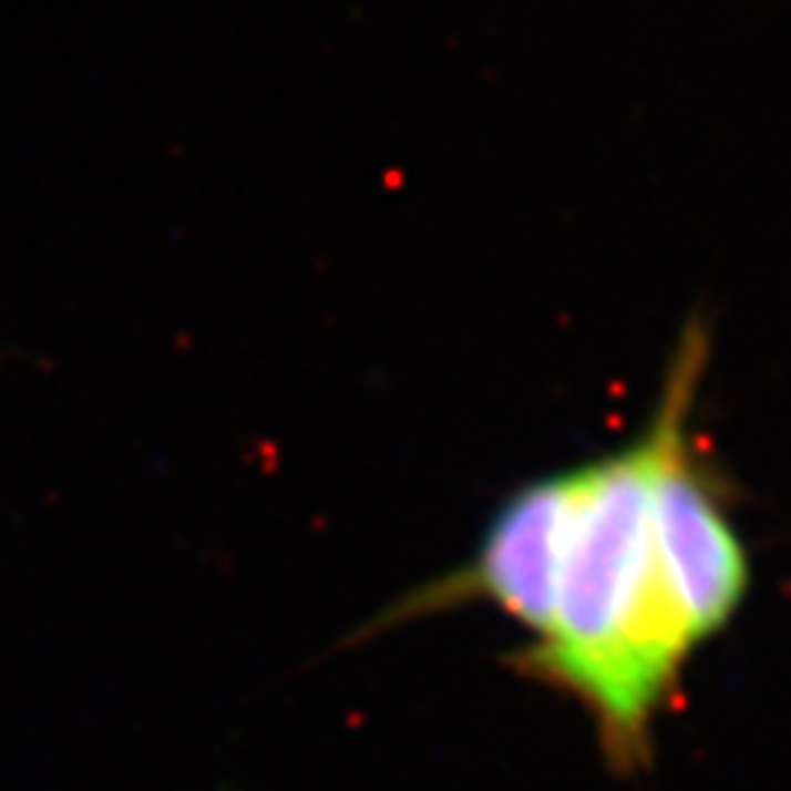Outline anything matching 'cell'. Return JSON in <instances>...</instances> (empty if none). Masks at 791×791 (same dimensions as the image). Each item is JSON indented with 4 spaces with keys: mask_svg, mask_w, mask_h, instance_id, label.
<instances>
[{
    "mask_svg": "<svg viewBox=\"0 0 791 791\" xmlns=\"http://www.w3.org/2000/svg\"><path fill=\"white\" fill-rule=\"evenodd\" d=\"M709 357V323L692 314L637 435L518 485L459 567L370 630L492 607L525 634L508 666L584 712L607 769H647L689 662L752 590L736 489L696 419Z\"/></svg>",
    "mask_w": 791,
    "mask_h": 791,
    "instance_id": "cell-1",
    "label": "cell"
}]
</instances>
